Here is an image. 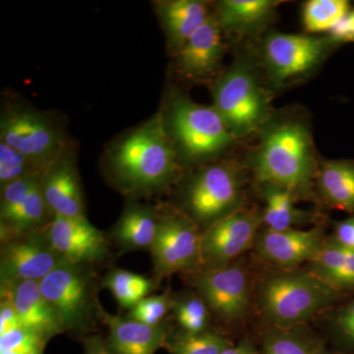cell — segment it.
Returning <instances> with one entry per match:
<instances>
[{"label": "cell", "instance_id": "6da1fadb", "mask_svg": "<svg viewBox=\"0 0 354 354\" xmlns=\"http://www.w3.org/2000/svg\"><path fill=\"white\" fill-rule=\"evenodd\" d=\"M109 169L114 183L124 192H147L172 183L178 171L176 149L160 115L116 144Z\"/></svg>", "mask_w": 354, "mask_h": 354}, {"label": "cell", "instance_id": "7a4b0ae2", "mask_svg": "<svg viewBox=\"0 0 354 354\" xmlns=\"http://www.w3.org/2000/svg\"><path fill=\"white\" fill-rule=\"evenodd\" d=\"M342 295L302 268L278 269L254 288L261 315L271 327L279 328L306 325L321 312L332 308Z\"/></svg>", "mask_w": 354, "mask_h": 354}, {"label": "cell", "instance_id": "3957f363", "mask_svg": "<svg viewBox=\"0 0 354 354\" xmlns=\"http://www.w3.org/2000/svg\"><path fill=\"white\" fill-rule=\"evenodd\" d=\"M253 171L262 185L283 188L297 199L313 197L312 186L318 172L306 127L297 121L272 127L254 158Z\"/></svg>", "mask_w": 354, "mask_h": 354}, {"label": "cell", "instance_id": "277c9868", "mask_svg": "<svg viewBox=\"0 0 354 354\" xmlns=\"http://www.w3.org/2000/svg\"><path fill=\"white\" fill-rule=\"evenodd\" d=\"M90 265L64 261L39 281L64 332L84 330L100 318L97 279Z\"/></svg>", "mask_w": 354, "mask_h": 354}, {"label": "cell", "instance_id": "5b68a950", "mask_svg": "<svg viewBox=\"0 0 354 354\" xmlns=\"http://www.w3.org/2000/svg\"><path fill=\"white\" fill-rule=\"evenodd\" d=\"M243 177L234 165L216 164L191 177L183 190L186 215L202 232L241 209Z\"/></svg>", "mask_w": 354, "mask_h": 354}, {"label": "cell", "instance_id": "8992f818", "mask_svg": "<svg viewBox=\"0 0 354 354\" xmlns=\"http://www.w3.org/2000/svg\"><path fill=\"white\" fill-rule=\"evenodd\" d=\"M0 138L41 171L64 156L66 146L64 134L53 121L27 106H13L4 111Z\"/></svg>", "mask_w": 354, "mask_h": 354}, {"label": "cell", "instance_id": "52a82bcc", "mask_svg": "<svg viewBox=\"0 0 354 354\" xmlns=\"http://www.w3.org/2000/svg\"><path fill=\"white\" fill-rule=\"evenodd\" d=\"M171 127L179 148L192 160L216 156L227 149L234 137L214 106H202L186 97L174 100Z\"/></svg>", "mask_w": 354, "mask_h": 354}, {"label": "cell", "instance_id": "ba28073f", "mask_svg": "<svg viewBox=\"0 0 354 354\" xmlns=\"http://www.w3.org/2000/svg\"><path fill=\"white\" fill-rule=\"evenodd\" d=\"M201 235L202 230L186 214L171 211L160 215L157 235L150 249L153 281L158 283L176 272H199Z\"/></svg>", "mask_w": 354, "mask_h": 354}, {"label": "cell", "instance_id": "9c48e42d", "mask_svg": "<svg viewBox=\"0 0 354 354\" xmlns=\"http://www.w3.org/2000/svg\"><path fill=\"white\" fill-rule=\"evenodd\" d=\"M192 285L212 313L227 323L245 318L254 297L250 272L241 261L195 272Z\"/></svg>", "mask_w": 354, "mask_h": 354}, {"label": "cell", "instance_id": "30bf717a", "mask_svg": "<svg viewBox=\"0 0 354 354\" xmlns=\"http://www.w3.org/2000/svg\"><path fill=\"white\" fill-rule=\"evenodd\" d=\"M214 108L234 136L252 132L267 114L265 93L248 70H230L214 88Z\"/></svg>", "mask_w": 354, "mask_h": 354}, {"label": "cell", "instance_id": "8fae6325", "mask_svg": "<svg viewBox=\"0 0 354 354\" xmlns=\"http://www.w3.org/2000/svg\"><path fill=\"white\" fill-rule=\"evenodd\" d=\"M262 223L259 214L241 209L202 232L200 271L218 269L235 262L253 247Z\"/></svg>", "mask_w": 354, "mask_h": 354}, {"label": "cell", "instance_id": "7c38bea8", "mask_svg": "<svg viewBox=\"0 0 354 354\" xmlns=\"http://www.w3.org/2000/svg\"><path fill=\"white\" fill-rule=\"evenodd\" d=\"M64 258L51 245L46 230H35L1 242L0 283L41 281Z\"/></svg>", "mask_w": 354, "mask_h": 354}, {"label": "cell", "instance_id": "4fadbf2b", "mask_svg": "<svg viewBox=\"0 0 354 354\" xmlns=\"http://www.w3.org/2000/svg\"><path fill=\"white\" fill-rule=\"evenodd\" d=\"M327 241L320 228L281 232L265 228L256 237L253 248L260 258L278 269L292 270L315 259Z\"/></svg>", "mask_w": 354, "mask_h": 354}, {"label": "cell", "instance_id": "5bb4252c", "mask_svg": "<svg viewBox=\"0 0 354 354\" xmlns=\"http://www.w3.org/2000/svg\"><path fill=\"white\" fill-rule=\"evenodd\" d=\"M46 232L55 250L68 262L92 264L108 257V239L86 216H53Z\"/></svg>", "mask_w": 354, "mask_h": 354}, {"label": "cell", "instance_id": "9a60e30c", "mask_svg": "<svg viewBox=\"0 0 354 354\" xmlns=\"http://www.w3.org/2000/svg\"><path fill=\"white\" fill-rule=\"evenodd\" d=\"M325 39L304 35L274 34L265 44V58L272 77L279 82L309 71L322 59Z\"/></svg>", "mask_w": 354, "mask_h": 354}, {"label": "cell", "instance_id": "2e32d148", "mask_svg": "<svg viewBox=\"0 0 354 354\" xmlns=\"http://www.w3.org/2000/svg\"><path fill=\"white\" fill-rule=\"evenodd\" d=\"M221 30L218 17L211 14L177 51V68L181 74L201 80L215 73L223 53Z\"/></svg>", "mask_w": 354, "mask_h": 354}, {"label": "cell", "instance_id": "e0dca14e", "mask_svg": "<svg viewBox=\"0 0 354 354\" xmlns=\"http://www.w3.org/2000/svg\"><path fill=\"white\" fill-rule=\"evenodd\" d=\"M100 319L109 329V348L113 354H155L171 335L167 322L149 326L109 314L100 307Z\"/></svg>", "mask_w": 354, "mask_h": 354}, {"label": "cell", "instance_id": "ac0fdd59", "mask_svg": "<svg viewBox=\"0 0 354 354\" xmlns=\"http://www.w3.org/2000/svg\"><path fill=\"white\" fill-rule=\"evenodd\" d=\"M0 288L1 298L13 304L22 326L48 339L64 332L55 310L44 297L39 281L2 283Z\"/></svg>", "mask_w": 354, "mask_h": 354}, {"label": "cell", "instance_id": "d6986e66", "mask_svg": "<svg viewBox=\"0 0 354 354\" xmlns=\"http://www.w3.org/2000/svg\"><path fill=\"white\" fill-rule=\"evenodd\" d=\"M41 185L51 215L66 218L86 216L78 172L73 162L65 155L44 171Z\"/></svg>", "mask_w": 354, "mask_h": 354}, {"label": "cell", "instance_id": "ffe728a7", "mask_svg": "<svg viewBox=\"0 0 354 354\" xmlns=\"http://www.w3.org/2000/svg\"><path fill=\"white\" fill-rule=\"evenodd\" d=\"M158 13L169 46L177 51L211 15L206 6L196 0L160 2Z\"/></svg>", "mask_w": 354, "mask_h": 354}, {"label": "cell", "instance_id": "44dd1931", "mask_svg": "<svg viewBox=\"0 0 354 354\" xmlns=\"http://www.w3.org/2000/svg\"><path fill=\"white\" fill-rule=\"evenodd\" d=\"M157 212L141 205H130L114 225L111 236L122 250H150L158 227Z\"/></svg>", "mask_w": 354, "mask_h": 354}, {"label": "cell", "instance_id": "7402d4cb", "mask_svg": "<svg viewBox=\"0 0 354 354\" xmlns=\"http://www.w3.org/2000/svg\"><path fill=\"white\" fill-rule=\"evenodd\" d=\"M307 269L342 295L354 292V250L328 239Z\"/></svg>", "mask_w": 354, "mask_h": 354}, {"label": "cell", "instance_id": "603a6c76", "mask_svg": "<svg viewBox=\"0 0 354 354\" xmlns=\"http://www.w3.org/2000/svg\"><path fill=\"white\" fill-rule=\"evenodd\" d=\"M316 179L321 195L328 204L354 214V162H326Z\"/></svg>", "mask_w": 354, "mask_h": 354}, {"label": "cell", "instance_id": "cb8c5ba5", "mask_svg": "<svg viewBox=\"0 0 354 354\" xmlns=\"http://www.w3.org/2000/svg\"><path fill=\"white\" fill-rule=\"evenodd\" d=\"M41 178L34 188L30 191L24 201L19 206L1 220L0 239L1 242L8 241L19 235L39 230V227L50 214L44 200L41 185Z\"/></svg>", "mask_w": 354, "mask_h": 354}, {"label": "cell", "instance_id": "d4e9b609", "mask_svg": "<svg viewBox=\"0 0 354 354\" xmlns=\"http://www.w3.org/2000/svg\"><path fill=\"white\" fill-rule=\"evenodd\" d=\"M323 342L308 326L271 327L263 339L261 354H321Z\"/></svg>", "mask_w": 354, "mask_h": 354}, {"label": "cell", "instance_id": "484cf974", "mask_svg": "<svg viewBox=\"0 0 354 354\" xmlns=\"http://www.w3.org/2000/svg\"><path fill=\"white\" fill-rule=\"evenodd\" d=\"M262 194L266 202L263 223L266 228L276 232L290 230L293 225L307 223L311 216L295 208L297 198L290 191L278 186L263 184Z\"/></svg>", "mask_w": 354, "mask_h": 354}, {"label": "cell", "instance_id": "4316f807", "mask_svg": "<svg viewBox=\"0 0 354 354\" xmlns=\"http://www.w3.org/2000/svg\"><path fill=\"white\" fill-rule=\"evenodd\" d=\"M278 3L272 0H225L218 4L216 17L221 29L246 31L267 20Z\"/></svg>", "mask_w": 354, "mask_h": 354}, {"label": "cell", "instance_id": "83f0119b", "mask_svg": "<svg viewBox=\"0 0 354 354\" xmlns=\"http://www.w3.org/2000/svg\"><path fill=\"white\" fill-rule=\"evenodd\" d=\"M157 285L153 279L122 269L111 270L102 281V286L111 291L121 308L129 310L148 297Z\"/></svg>", "mask_w": 354, "mask_h": 354}, {"label": "cell", "instance_id": "f1b7e54d", "mask_svg": "<svg viewBox=\"0 0 354 354\" xmlns=\"http://www.w3.org/2000/svg\"><path fill=\"white\" fill-rule=\"evenodd\" d=\"M171 313L181 332L201 334L209 330L212 312L196 291H187L174 297Z\"/></svg>", "mask_w": 354, "mask_h": 354}, {"label": "cell", "instance_id": "f546056e", "mask_svg": "<svg viewBox=\"0 0 354 354\" xmlns=\"http://www.w3.org/2000/svg\"><path fill=\"white\" fill-rule=\"evenodd\" d=\"M232 346L227 337L214 330L201 334H186L179 332L169 335L165 348L171 354H221Z\"/></svg>", "mask_w": 354, "mask_h": 354}, {"label": "cell", "instance_id": "4dcf8cb0", "mask_svg": "<svg viewBox=\"0 0 354 354\" xmlns=\"http://www.w3.org/2000/svg\"><path fill=\"white\" fill-rule=\"evenodd\" d=\"M349 12L346 0H310L304 6V24L307 31H332Z\"/></svg>", "mask_w": 354, "mask_h": 354}, {"label": "cell", "instance_id": "1f68e13d", "mask_svg": "<svg viewBox=\"0 0 354 354\" xmlns=\"http://www.w3.org/2000/svg\"><path fill=\"white\" fill-rule=\"evenodd\" d=\"M174 295L171 290L162 295L147 297L129 310L127 318L149 326H158L165 322V316L171 311Z\"/></svg>", "mask_w": 354, "mask_h": 354}, {"label": "cell", "instance_id": "d6a6232c", "mask_svg": "<svg viewBox=\"0 0 354 354\" xmlns=\"http://www.w3.org/2000/svg\"><path fill=\"white\" fill-rule=\"evenodd\" d=\"M31 160L4 142L0 141V184L12 183L22 177L43 174Z\"/></svg>", "mask_w": 354, "mask_h": 354}, {"label": "cell", "instance_id": "836d02e7", "mask_svg": "<svg viewBox=\"0 0 354 354\" xmlns=\"http://www.w3.org/2000/svg\"><path fill=\"white\" fill-rule=\"evenodd\" d=\"M48 341L39 333L21 326L0 335V353L12 351L19 354H43Z\"/></svg>", "mask_w": 354, "mask_h": 354}, {"label": "cell", "instance_id": "e575fe53", "mask_svg": "<svg viewBox=\"0 0 354 354\" xmlns=\"http://www.w3.org/2000/svg\"><path fill=\"white\" fill-rule=\"evenodd\" d=\"M43 174L22 177L1 186V199H0L1 220L8 216L16 207L19 206L21 202L24 201L30 191L39 183Z\"/></svg>", "mask_w": 354, "mask_h": 354}, {"label": "cell", "instance_id": "d590c367", "mask_svg": "<svg viewBox=\"0 0 354 354\" xmlns=\"http://www.w3.org/2000/svg\"><path fill=\"white\" fill-rule=\"evenodd\" d=\"M328 322L339 339L354 346V299L333 310Z\"/></svg>", "mask_w": 354, "mask_h": 354}, {"label": "cell", "instance_id": "8d00e7d4", "mask_svg": "<svg viewBox=\"0 0 354 354\" xmlns=\"http://www.w3.org/2000/svg\"><path fill=\"white\" fill-rule=\"evenodd\" d=\"M22 326L20 317L13 304L6 298L0 301V335Z\"/></svg>", "mask_w": 354, "mask_h": 354}, {"label": "cell", "instance_id": "74e56055", "mask_svg": "<svg viewBox=\"0 0 354 354\" xmlns=\"http://www.w3.org/2000/svg\"><path fill=\"white\" fill-rule=\"evenodd\" d=\"M330 239L339 245L354 250V216L337 221L335 225L334 234Z\"/></svg>", "mask_w": 354, "mask_h": 354}, {"label": "cell", "instance_id": "f35d334b", "mask_svg": "<svg viewBox=\"0 0 354 354\" xmlns=\"http://www.w3.org/2000/svg\"><path fill=\"white\" fill-rule=\"evenodd\" d=\"M354 32V10L344 16L334 29L330 31V36L335 41L348 43L349 37Z\"/></svg>", "mask_w": 354, "mask_h": 354}, {"label": "cell", "instance_id": "ab89813d", "mask_svg": "<svg viewBox=\"0 0 354 354\" xmlns=\"http://www.w3.org/2000/svg\"><path fill=\"white\" fill-rule=\"evenodd\" d=\"M85 354H113L101 335H92L85 341Z\"/></svg>", "mask_w": 354, "mask_h": 354}, {"label": "cell", "instance_id": "60d3db41", "mask_svg": "<svg viewBox=\"0 0 354 354\" xmlns=\"http://www.w3.org/2000/svg\"><path fill=\"white\" fill-rule=\"evenodd\" d=\"M221 354H261V353L256 349L250 339H244L237 346H228Z\"/></svg>", "mask_w": 354, "mask_h": 354}, {"label": "cell", "instance_id": "b9f144b4", "mask_svg": "<svg viewBox=\"0 0 354 354\" xmlns=\"http://www.w3.org/2000/svg\"><path fill=\"white\" fill-rule=\"evenodd\" d=\"M0 354H19L16 353H12V351H1Z\"/></svg>", "mask_w": 354, "mask_h": 354}, {"label": "cell", "instance_id": "7bdbcfd3", "mask_svg": "<svg viewBox=\"0 0 354 354\" xmlns=\"http://www.w3.org/2000/svg\"><path fill=\"white\" fill-rule=\"evenodd\" d=\"M321 354H339V353H326L325 351H324L323 353Z\"/></svg>", "mask_w": 354, "mask_h": 354}]
</instances>
